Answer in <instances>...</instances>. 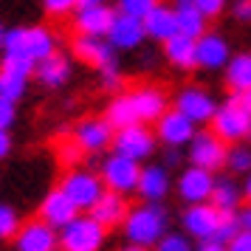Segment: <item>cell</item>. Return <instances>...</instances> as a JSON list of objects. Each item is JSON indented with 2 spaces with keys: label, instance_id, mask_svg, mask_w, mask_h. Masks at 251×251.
I'll return each instance as SVG.
<instances>
[{
  "label": "cell",
  "instance_id": "39",
  "mask_svg": "<svg viewBox=\"0 0 251 251\" xmlns=\"http://www.w3.org/2000/svg\"><path fill=\"white\" fill-rule=\"evenodd\" d=\"M240 231V223H237V215H223V220H220V228H217V237L220 243H228V240L234 237Z\"/></svg>",
  "mask_w": 251,
  "mask_h": 251
},
{
  "label": "cell",
  "instance_id": "36",
  "mask_svg": "<svg viewBox=\"0 0 251 251\" xmlns=\"http://www.w3.org/2000/svg\"><path fill=\"white\" fill-rule=\"evenodd\" d=\"M43 12L54 20H62V17H71L76 12V0H40Z\"/></svg>",
  "mask_w": 251,
  "mask_h": 251
},
{
  "label": "cell",
  "instance_id": "17",
  "mask_svg": "<svg viewBox=\"0 0 251 251\" xmlns=\"http://www.w3.org/2000/svg\"><path fill=\"white\" fill-rule=\"evenodd\" d=\"M74 62L76 59L71 57V51H54L51 57H46L43 62H37L34 68V82L43 88V91H62L68 88V82L74 79Z\"/></svg>",
  "mask_w": 251,
  "mask_h": 251
},
{
  "label": "cell",
  "instance_id": "9",
  "mask_svg": "<svg viewBox=\"0 0 251 251\" xmlns=\"http://www.w3.org/2000/svg\"><path fill=\"white\" fill-rule=\"evenodd\" d=\"M226 152H228V144L217 136L212 127H198L195 138L183 150L186 164L203 167L209 172H223V167H226Z\"/></svg>",
  "mask_w": 251,
  "mask_h": 251
},
{
  "label": "cell",
  "instance_id": "41",
  "mask_svg": "<svg viewBox=\"0 0 251 251\" xmlns=\"http://www.w3.org/2000/svg\"><path fill=\"white\" fill-rule=\"evenodd\" d=\"M226 246H228V251H251V231L249 228H240Z\"/></svg>",
  "mask_w": 251,
  "mask_h": 251
},
{
  "label": "cell",
  "instance_id": "44",
  "mask_svg": "<svg viewBox=\"0 0 251 251\" xmlns=\"http://www.w3.org/2000/svg\"><path fill=\"white\" fill-rule=\"evenodd\" d=\"M234 215H237L240 228H249V231H251V203H249V201H246V203L240 206V209L234 212Z\"/></svg>",
  "mask_w": 251,
  "mask_h": 251
},
{
  "label": "cell",
  "instance_id": "26",
  "mask_svg": "<svg viewBox=\"0 0 251 251\" xmlns=\"http://www.w3.org/2000/svg\"><path fill=\"white\" fill-rule=\"evenodd\" d=\"M144 23V31H147V40L150 43H167L170 37L178 34V20H175V9H172V3H164L161 0L158 6L152 9V12L141 20Z\"/></svg>",
  "mask_w": 251,
  "mask_h": 251
},
{
  "label": "cell",
  "instance_id": "37",
  "mask_svg": "<svg viewBox=\"0 0 251 251\" xmlns=\"http://www.w3.org/2000/svg\"><path fill=\"white\" fill-rule=\"evenodd\" d=\"M228 3H231V0H195V6L206 14V20H217L220 14H226Z\"/></svg>",
  "mask_w": 251,
  "mask_h": 251
},
{
  "label": "cell",
  "instance_id": "8",
  "mask_svg": "<svg viewBox=\"0 0 251 251\" xmlns=\"http://www.w3.org/2000/svg\"><path fill=\"white\" fill-rule=\"evenodd\" d=\"M158 147L161 144L152 125H127L113 133V147L110 150L138 161V164H147V161H152L158 155Z\"/></svg>",
  "mask_w": 251,
  "mask_h": 251
},
{
  "label": "cell",
  "instance_id": "49",
  "mask_svg": "<svg viewBox=\"0 0 251 251\" xmlns=\"http://www.w3.org/2000/svg\"><path fill=\"white\" fill-rule=\"evenodd\" d=\"M93 3H99V0H76V9L79 6H93Z\"/></svg>",
  "mask_w": 251,
  "mask_h": 251
},
{
  "label": "cell",
  "instance_id": "20",
  "mask_svg": "<svg viewBox=\"0 0 251 251\" xmlns=\"http://www.w3.org/2000/svg\"><path fill=\"white\" fill-rule=\"evenodd\" d=\"M12 246L14 251H59V228L48 226L43 217L23 220Z\"/></svg>",
  "mask_w": 251,
  "mask_h": 251
},
{
  "label": "cell",
  "instance_id": "13",
  "mask_svg": "<svg viewBox=\"0 0 251 251\" xmlns=\"http://www.w3.org/2000/svg\"><path fill=\"white\" fill-rule=\"evenodd\" d=\"M215 175L217 172H209L203 167H195V164H183L178 175H175V189L172 192L178 195V201L183 206L192 203H206L212 198V186H215Z\"/></svg>",
  "mask_w": 251,
  "mask_h": 251
},
{
  "label": "cell",
  "instance_id": "31",
  "mask_svg": "<svg viewBox=\"0 0 251 251\" xmlns=\"http://www.w3.org/2000/svg\"><path fill=\"white\" fill-rule=\"evenodd\" d=\"M20 226H23V217L17 212V206L0 201V243H12Z\"/></svg>",
  "mask_w": 251,
  "mask_h": 251
},
{
  "label": "cell",
  "instance_id": "35",
  "mask_svg": "<svg viewBox=\"0 0 251 251\" xmlns=\"http://www.w3.org/2000/svg\"><path fill=\"white\" fill-rule=\"evenodd\" d=\"M158 3H161V0H116V12L144 20V17H147V14L152 12Z\"/></svg>",
  "mask_w": 251,
  "mask_h": 251
},
{
  "label": "cell",
  "instance_id": "2",
  "mask_svg": "<svg viewBox=\"0 0 251 251\" xmlns=\"http://www.w3.org/2000/svg\"><path fill=\"white\" fill-rule=\"evenodd\" d=\"M59 51V37L54 28L37 23V25H12L6 28V40H3V51H0V65L25 71L34 76L37 62H43Z\"/></svg>",
  "mask_w": 251,
  "mask_h": 251
},
{
  "label": "cell",
  "instance_id": "42",
  "mask_svg": "<svg viewBox=\"0 0 251 251\" xmlns=\"http://www.w3.org/2000/svg\"><path fill=\"white\" fill-rule=\"evenodd\" d=\"M14 152V136L12 130H0V161H6Z\"/></svg>",
  "mask_w": 251,
  "mask_h": 251
},
{
  "label": "cell",
  "instance_id": "16",
  "mask_svg": "<svg viewBox=\"0 0 251 251\" xmlns=\"http://www.w3.org/2000/svg\"><path fill=\"white\" fill-rule=\"evenodd\" d=\"M220 220H223V212L215 209L209 203H192V206H183L178 223L181 228L195 240V243H203V240H215L217 237V228H220Z\"/></svg>",
  "mask_w": 251,
  "mask_h": 251
},
{
  "label": "cell",
  "instance_id": "46",
  "mask_svg": "<svg viewBox=\"0 0 251 251\" xmlns=\"http://www.w3.org/2000/svg\"><path fill=\"white\" fill-rule=\"evenodd\" d=\"M234 96H237V99H240V104H243V107H246V110L251 113V88H246V91L234 93Z\"/></svg>",
  "mask_w": 251,
  "mask_h": 251
},
{
  "label": "cell",
  "instance_id": "21",
  "mask_svg": "<svg viewBox=\"0 0 251 251\" xmlns=\"http://www.w3.org/2000/svg\"><path fill=\"white\" fill-rule=\"evenodd\" d=\"M107 43L119 51V54H136L147 46V31H144V23L138 17H130V14H116L113 25L107 31Z\"/></svg>",
  "mask_w": 251,
  "mask_h": 251
},
{
  "label": "cell",
  "instance_id": "19",
  "mask_svg": "<svg viewBox=\"0 0 251 251\" xmlns=\"http://www.w3.org/2000/svg\"><path fill=\"white\" fill-rule=\"evenodd\" d=\"M116 6H110L107 0H99L93 6H79L71 14V28L74 34H88V37H107L110 25L116 17Z\"/></svg>",
  "mask_w": 251,
  "mask_h": 251
},
{
  "label": "cell",
  "instance_id": "34",
  "mask_svg": "<svg viewBox=\"0 0 251 251\" xmlns=\"http://www.w3.org/2000/svg\"><path fill=\"white\" fill-rule=\"evenodd\" d=\"M99 76V88H102L104 93H119L125 91V71H122V65H113V68H104L96 74Z\"/></svg>",
  "mask_w": 251,
  "mask_h": 251
},
{
  "label": "cell",
  "instance_id": "14",
  "mask_svg": "<svg viewBox=\"0 0 251 251\" xmlns=\"http://www.w3.org/2000/svg\"><path fill=\"white\" fill-rule=\"evenodd\" d=\"M231 43L223 31H206L195 40V62H198V71L203 74H223V68L231 59Z\"/></svg>",
  "mask_w": 251,
  "mask_h": 251
},
{
  "label": "cell",
  "instance_id": "5",
  "mask_svg": "<svg viewBox=\"0 0 251 251\" xmlns=\"http://www.w3.org/2000/svg\"><path fill=\"white\" fill-rule=\"evenodd\" d=\"M57 186L76 203L79 212H91L93 203L104 195V181H102V175H99V170H91L85 164L65 170Z\"/></svg>",
  "mask_w": 251,
  "mask_h": 251
},
{
  "label": "cell",
  "instance_id": "23",
  "mask_svg": "<svg viewBox=\"0 0 251 251\" xmlns=\"http://www.w3.org/2000/svg\"><path fill=\"white\" fill-rule=\"evenodd\" d=\"M209 203L215 206V209H220L223 215H234L240 206L246 203V198H243V183H240L234 175H228L226 170L217 172Z\"/></svg>",
  "mask_w": 251,
  "mask_h": 251
},
{
  "label": "cell",
  "instance_id": "29",
  "mask_svg": "<svg viewBox=\"0 0 251 251\" xmlns=\"http://www.w3.org/2000/svg\"><path fill=\"white\" fill-rule=\"evenodd\" d=\"M223 82L231 93H240L251 88V51H237L231 54L228 65L223 68Z\"/></svg>",
  "mask_w": 251,
  "mask_h": 251
},
{
  "label": "cell",
  "instance_id": "1",
  "mask_svg": "<svg viewBox=\"0 0 251 251\" xmlns=\"http://www.w3.org/2000/svg\"><path fill=\"white\" fill-rule=\"evenodd\" d=\"M172 107V96L155 82H138L113 93L104 104V119L119 130L127 125H155Z\"/></svg>",
  "mask_w": 251,
  "mask_h": 251
},
{
  "label": "cell",
  "instance_id": "30",
  "mask_svg": "<svg viewBox=\"0 0 251 251\" xmlns=\"http://www.w3.org/2000/svg\"><path fill=\"white\" fill-rule=\"evenodd\" d=\"M223 170L234 178H243L251 172V141H243V144H228L226 152V167Z\"/></svg>",
  "mask_w": 251,
  "mask_h": 251
},
{
  "label": "cell",
  "instance_id": "3",
  "mask_svg": "<svg viewBox=\"0 0 251 251\" xmlns=\"http://www.w3.org/2000/svg\"><path fill=\"white\" fill-rule=\"evenodd\" d=\"M170 223H172V215L164 203L138 201V203L130 206L125 223H122V237H125V243H136V246L152 249L172 228Z\"/></svg>",
  "mask_w": 251,
  "mask_h": 251
},
{
  "label": "cell",
  "instance_id": "43",
  "mask_svg": "<svg viewBox=\"0 0 251 251\" xmlns=\"http://www.w3.org/2000/svg\"><path fill=\"white\" fill-rule=\"evenodd\" d=\"M183 161H186V155H183V150H175V147H164V161L161 164H167V167H181Z\"/></svg>",
  "mask_w": 251,
  "mask_h": 251
},
{
  "label": "cell",
  "instance_id": "47",
  "mask_svg": "<svg viewBox=\"0 0 251 251\" xmlns=\"http://www.w3.org/2000/svg\"><path fill=\"white\" fill-rule=\"evenodd\" d=\"M243 198L251 203V172L249 175H243Z\"/></svg>",
  "mask_w": 251,
  "mask_h": 251
},
{
  "label": "cell",
  "instance_id": "18",
  "mask_svg": "<svg viewBox=\"0 0 251 251\" xmlns=\"http://www.w3.org/2000/svg\"><path fill=\"white\" fill-rule=\"evenodd\" d=\"M152 130H155V136H158L161 147L186 150V144H189V141L195 138V133H198V125H195L189 116H183L181 110L170 107V110L152 125Z\"/></svg>",
  "mask_w": 251,
  "mask_h": 251
},
{
  "label": "cell",
  "instance_id": "15",
  "mask_svg": "<svg viewBox=\"0 0 251 251\" xmlns=\"http://www.w3.org/2000/svg\"><path fill=\"white\" fill-rule=\"evenodd\" d=\"M175 189V175L167 164L161 161H147L141 164V175H138L136 195L138 201H150V203H164Z\"/></svg>",
  "mask_w": 251,
  "mask_h": 251
},
{
  "label": "cell",
  "instance_id": "32",
  "mask_svg": "<svg viewBox=\"0 0 251 251\" xmlns=\"http://www.w3.org/2000/svg\"><path fill=\"white\" fill-rule=\"evenodd\" d=\"M195 249H198V243H195L183 228H170V231L152 246V251H195Z\"/></svg>",
  "mask_w": 251,
  "mask_h": 251
},
{
  "label": "cell",
  "instance_id": "38",
  "mask_svg": "<svg viewBox=\"0 0 251 251\" xmlns=\"http://www.w3.org/2000/svg\"><path fill=\"white\" fill-rule=\"evenodd\" d=\"M228 14H231L234 23L251 25V0H231L228 3Z\"/></svg>",
  "mask_w": 251,
  "mask_h": 251
},
{
  "label": "cell",
  "instance_id": "10",
  "mask_svg": "<svg viewBox=\"0 0 251 251\" xmlns=\"http://www.w3.org/2000/svg\"><path fill=\"white\" fill-rule=\"evenodd\" d=\"M65 133L79 144V150L85 155H104L113 147L116 127L104 116H82L79 122H74Z\"/></svg>",
  "mask_w": 251,
  "mask_h": 251
},
{
  "label": "cell",
  "instance_id": "24",
  "mask_svg": "<svg viewBox=\"0 0 251 251\" xmlns=\"http://www.w3.org/2000/svg\"><path fill=\"white\" fill-rule=\"evenodd\" d=\"M161 57H164V62L172 71H181V74L198 71V62H195V40L186 34H175L167 43H161Z\"/></svg>",
  "mask_w": 251,
  "mask_h": 251
},
{
  "label": "cell",
  "instance_id": "45",
  "mask_svg": "<svg viewBox=\"0 0 251 251\" xmlns=\"http://www.w3.org/2000/svg\"><path fill=\"white\" fill-rule=\"evenodd\" d=\"M195 251H228V246L220 243V240H203V243H198Z\"/></svg>",
  "mask_w": 251,
  "mask_h": 251
},
{
  "label": "cell",
  "instance_id": "25",
  "mask_svg": "<svg viewBox=\"0 0 251 251\" xmlns=\"http://www.w3.org/2000/svg\"><path fill=\"white\" fill-rule=\"evenodd\" d=\"M127 212H130V201H127V195H119V192L104 189V195L93 203V209L88 212V215L96 217L104 228H122Z\"/></svg>",
  "mask_w": 251,
  "mask_h": 251
},
{
  "label": "cell",
  "instance_id": "22",
  "mask_svg": "<svg viewBox=\"0 0 251 251\" xmlns=\"http://www.w3.org/2000/svg\"><path fill=\"white\" fill-rule=\"evenodd\" d=\"M76 215H79L76 203H74L59 186L48 189V192L43 195V201H40V209H37V217H43L48 226H54V228H62L65 223H71Z\"/></svg>",
  "mask_w": 251,
  "mask_h": 251
},
{
  "label": "cell",
  "instance_id": "12",
  "mask_svg": "<svg viewBox=\"0 0 251 251\" xmlns=\"http://www.w3.org/2000/svg\"><path fill=\"white\" fill-rule=\"evenodd\" d=\"M71 57L76 59L79 65H88L91 71H104L113 68V65H122L119 62V51H116L107 37H88V34H74L71 40Z\"/></svg>",
  "mask_w": 251,
  "mask_h": 251
},
{
  "label": "cell",
  "instance_id": "6",
  "mask_svg": "<svg viewBox=\"0 0 251 251\" xmlns=\"http://www.w3.org/2000/svg\"><path fill=\"white\" fill-rule=\"evenodd\" d=\"M209 127H212L226 144L251 141V113L240 104V99L234 96V93L217 104V110H215V116H212Z\"/></svg>",
  "mask_w": 251,
  "mask_h": 251
},
{
  "label": "cell",
  "instance_id": "50",
  "mask_svg": "<svg viewBox=\"0 0 251 251\" xmlns=\"http://www.w3.org/2000/svg\"><path fill=\"white\" fill-rule=\"evenodd\" d=\"M3 40H6V25L0 23V51H3Z\"/></svg>",
  "mask_w": 251,
  "mask_h": 251
},
{
  "label": "cell",
  "instance_id": "7",
  "mask_svg": "<svg viewBox=\"0 0 251 251\" xmlns=\"http://www.w3.org/2000/svg\"><path fill=\"white\" fill-rule=\"evenodd\" d=\"M99 175L104 181V189L110 192H119V195H136V186H138V175H141V164L133 158H127L116 150H107L102 158H99Z\"/></svg>",
  "mask_w": 251,
  "mask_h": 251
},
{
  "label": "cell",
  "instance_id": "40",
  "mask_svg": "<svg viewBox=\"0 0 251 251\" xmlns=\"http://www.w3.org/2000/svg\"><path fill=\"white\" fill-rule=\"evenodd\" d=\"M17 104L6 102V99H0V130H12L17 125Z\"/></svg>",
  "mask_w": 251,
  "mask_h": 251
},
{
  "label": "cell",
  "instance_id": "11",
  "mask_svg": "<svg viewBox=\"0 0 251 251\" xmlns=\"http://www.w3.org/2000/svg\"><path fill=\"white\" fill-rule=\"evenodd\" d=\"M217 104H220V99H217L215 93L209 91V88H203V85H195V82L181 85L178 91L172 93V107L181 110L183 116H189L198 127L212 122Z\"/></svg>",
  "mask_w": 251,
  "mask_h": 251
},
{
  "label": "cell",
  "instance_id": "48",
  "mask_svg": "<svg viewBox=\"0 0 251 251\" xmlns=\"http://www.w3.org/2000/svg\"><path fill=\"white\" fill-rule=\"evenodd\" d=\"M116 251H152V249H147V246H136V243H125V246H119Z\"/></svg>",
  "mask_w": 251,
  "mask_h": 251
},
{
  "label": "cell",
  "instance_id": "27",
  "mask_svg": "<svg viewBox=\"0 0 251 251\" xmlns=\"http://www.w3.org/2000/svg\"><path fill=\"white\" fill-rule=\"evenodd\" d=\"M172 9H175V20H178V34L198 40L201 34L209 31L212 20H206V14L195 6V0H172Z\"/></svg>",
  "mask_w": 251,
  "mask_h": 251
},
{
  "label": "cell",
  "instance_id": "28",
  "mask_svg": "<svg viewBox=\"0 0 251 251\" xmlns=\"http://www.w3.org/2000/svg\"><path fill=\"white\" fill-rule=\"evenodd\" d=\"M31 74L25 71H17V68H9V65H0V99L12 104H20L25 99V93L31 88Z\"/></svg>",
  "mask_w": 251,
  "mask_h": 251
},
{
  "label": "cell",
  "instance_id": "4",
  "mask_svg": "<svg viewBox=\"0 0 251 251\" xmlns=\"http://www.w3.org/2000/svg\"><path fill=\"white\" fill-rule=\"evenodd\" d=\"M110 228H104L96 217L79 212L71 223L59 228V251H104Z\"/></svg>",
  "mask_w": 251,
  "mask_h": 251
},
{
  "label": "cell",
  "instance_id": "33",
  "mask_svg": "<svg viewBox=\"0 0 251 251\" xmlns=\"http://www.w3.org/2000/svg\"><path fill=\"white\" fill-rule=\"evenodd\" d=\"M57 161L65 167V170H71V167H82V161H85V152H82L79 144H76L68 133L57 141Z\"/></svg>",
  "mask_w": 251,
  "mask_h": 251
}]
</instances>
